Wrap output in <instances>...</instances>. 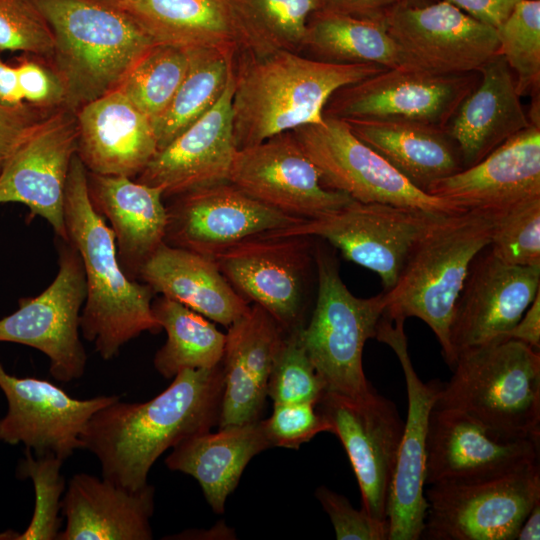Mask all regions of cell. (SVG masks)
Returning <instances> with one entry per match:
<instances>
[{"label":"cell","instance_id":"obj_12","mask_svg":"<svg viewBox=\"0 0 540 540\" xmlns=\"http://www.w3.org/2000/svg\"><path fill=\"white\" fill-rule=\"evenodd\" d=\"M421 539L515 540L540 500V465L471 484H434L425 492Z\"/></svg>","mask_w":540,"mask_h":540},{"label":"cell","instance_id":"obj_50","mask_svg":"<svg viewBox=\"0 0 540 540\" xmlns=\"http://www.w3.org/2000/svg\"><path fill=\"white\" fill-rule=\"evenodd\" d=\"M506 339L520 341L534 350L540 351V291L520 320L507 333Z\"/></svg>","mask_w":540,"mask_h":540},{"label":"cell","instance_id":"obj_26","mask_svg":"<svg viewBox=\"0 0 540 540\" xmlns=\"http://www.w3.org/2000/svg\"><path fill=\"white\" fill-rule=\"evenodd\" d=\"M77 155L88 172L138 176L158 151L151 120L112 90L76 112Z\"/></svg>","mask_w":540,"mask_h":540},{"label":"cell","instance_id":"obj_3","mask_svg":"<svg viewBox=\"0 0 540 540\" xmlns=\"http://www.w3.org/2000/svg\"><path fill=\"white\" fill-rule=\"evenodd\" d=\"M239 54L232 97L237 149L322 123L324 107L334 92L387 69L376 64L331 63L291 51Z\"/></svg>","mask_w":540,"mask_h":540},{"label":"cell","instance_id":"obj_49","mask_svg":"<svg viewBox=\"0 0 540 540\" xmlns=\"http://www.w3.org/2000/svg\"><path fill=\"white\" fill-rule=\"evenodd\" d=\"M477 20L497 28L520 0H446Z\"/></svg>","mask_w":540,"mask_h":540},{"label":"cell","instance_id":"obj_28","mask_svg":"<svg viewBox=\"0 0 540 540\" xmlns=\"http://www.w3.org/2000/svg\"><path fill=\"white\" fill-rule=\"evenodd\" d=\"M478 72V84L445 128L458 146L463 169L477 164L533 124L520 100L515 76L500 54L491 57Z\"/></svg>","mask_w":540,"mask_h":540},{"label":"cell","instance_id":"obj_15","mask_svg":"<svg viewBox=\"0 0 540 540\" xmlns=\"http://www.w3.org/2000/svg\"><path fill=\"white\" fill-rule=\"evenodd\" d=\"M404 321L382 314L375 334L378 341L395 352L404 373L408 398L387 503L388 540L421 539L427 514L424 485L429 419L442 383L423 382L418 376L409 356Z\"/></svg>","mask_w":540,"mask_h":540},{"label":"cell","instance_id":"obj_9","mask_svg":"<svg viewBox=\"0 0 540 540\" xmlns=\"http://www.w3.org/2000/svg\"><path fill=\"white\" fill-rule=\"evenodd\" d=\"M438 216L419 209L352 200L322 217L265 234L325 240L347 260L377 273L384 291H389L414 244Z\"/></svg>","mask_w":540,"mask_h":540},{"label":"cell","instance_id":"obj_48","mask_svg":"<svg viewBox=\"0 0 540 540\" xmlns=\"http://www.w3.org/2000/svg\"><path fill=\"white\" fill-rule=\"evenodd\" d=\"M402 0H321L319 10L360 19L384 20Z\"/></svg>","mask_w":540,"mask_h":540},{"label":"cell","instance_id":"obj_52","mask_svg":"<svg viewBox=\"0 0 540 540\" xmlns=\"http://www.w3.org/2000/svg\"><path fill=\"white\" fill-rule=\"evenodd\" d=\"M540 538V500L535 503L522 522L515 540H538Z\"/></svg>","mask_w":540,"mask_h":540},{"label":"cell","instance_id":"obj_23","mask_svg":"<svg viewBox=\"0 0 540 540\" xmlns=\"http://www.w3.org/2000/svg\"><path fill=\"white\" fill-rule=\"evenodd\" d=\"M234 70L219 101L163 149L157 151L137 181L174 197L228 181L237 146L232 97Z\"/></svg>","mask_w":540,"mask_h":540},{"label":"cell","instance_id":"obj_31","mask_svg":"<svg viewBox=\"0 0 540 540\" xmlns=\"http://www.w3.org/2000/svg\"><path fill=\"white\" fill-rule=\"evenodd\" d=\"M269 448L260 419L191 436L173 447L165 464L195 478L212 510L221 514L249 461Z\"/></svg>","mask_w":540,"mask_h":540},{"label":"cell","instance_id":"obj_55","mask_svg":"<svg viewBox=\"0 0 540 540\" xmlns=\"http://www.w3.org/2000/svg\"><path fill=\"white\" fill-rule=\"evenodd\" d=\"M403 2H407L409 4H416V0H402Z\"/></svg>","mask_w":540,"mask_h":540},{"label":"cell","instance_id":"obj_44","mask_svg":"<svg viewBox=\"0 0 540 540\" xmlns=\"http://www.w3.org/2000/svg\"><path fill=\"white\" fill-rule=\"evenodd\" d=\"M263 421L272 448L298 449L319 433H332L331 424L310 402L274 404Z\"/></svg>","mask_w":540,"mask_h":540},{"label":"cell","instance_id":"obj_39","mask_svg":"<svg viewBox=\"0 0 540 540\" xmlns=\"http://www.w3.org/2000/svg\"><path fill=\"white\" fill-rule=\"evenodd\" d=\"M498 54L513 72L518 94L539 101L540 0H520L496 28Z\"/></svg>","mask_w":540,"mask_h":540},{"label":"cell","instance_id":"obj_37","mask_svg":"<svg viewBox=\"0 0 540 540\" xmlns=\"http://www.w3.org/2000/svg\"><path fill=\"white\" fill-rule=\"evenodd\" d=\"M152 310L167 333L153 361L164 378L171 379L185 369H210L221 363L226 334L211 320L165 296L152 302Z\"/></svg>","mask_w":540,"mask_h":540},{"label":"cell","instance_id":"obj_32","mask_svg":"<svg viewBox=\"0 0 540 540\" xmlns=\"http://www.w3.org/2000/svg\"><path fill=\"white\" fill-rule=\"evenodd\" d=\"M367 144L418 189L463 169L455 141L444 129L391 120H344Z\"/></svg>","mask_w":540,"mask_h":540},{"label":"cell","instance_id":"obj_46","mask_svg":"<svg viewBox=\"0 0 540 540\" xmlns=\"http://www.w3.org/2000/svg\"><path fill=\"white\" fill-rule=\"evenodd\" d=\"M15 67L24 102L48 110L65 106L64 83L47 59L25 54Z\"/></svg>","mask_w":540,"mask_h":540},{"label":"cell","instance_id":"obj_16","mask_svg":"<svg viewBox=\"0 0 540 540\" xmlns=\"http://www.w3.org/2000/svg\"><path fill=\"white\" fill-rule=\"evenodd\" d=\"M316 408L348 455L362 509L376 520L388 521L389 489L404 426L395 404L375 390L362 400L325 391Z\"/></svg>","mask_w":540,"mask_h":540},{"label":"cell","instance_id":"obj_7","mask_svg":"<svg viewBox=\"0 0 540 540\" xmlns=\"http://www.w3.org/2000/svg\"><path fill=\"white\" fill-rule=\"evenodd\" d=\"M314 261L317 296L309 321L299 330L301 344L327 392L365 399L374 389L363 371V348L375 338L385 293L354 296L340 277L335 255L321 242L314 244Z\"/></svg>","mask_w":540,"mask_h":540},{"label":"cell","instance_id":"obj_34","mask_svg":"<svg viewBox=\"0 0 540 540\" xmlns=\"http://www.w3.org/2000/svg\"><path fill=\"white\" fill-rule=\"evenodd\" d=\"M304 50L311 52L314 59L331 63L402 67L400 53L384 20L317 10L307 24Z\"/></svg>","mask_w":540,"mask_h":540},{"label":"cell","instance_id":"obj_10","mask_svg":"<svg viewBox=\"0 0 540 540\" xmlns=\"http://www.w3.org/2000/svg\"><path fill=\"white\" fill-rule=\"evenodd\" d=\"M58 272L39 295L19 300L18 309L0 319V342L35 348L50 362L54 379L83 376L87 355L80 339L86 278L81 256L69 240L57 237Z\"/></svg>","mask_w":540,"mask_h":540},{"label":"cell","instance_id":"obj_20","mask_svg":"<svg viewBox=\"0 0 540 540\" xmlns=\"http://www.w3.org/2000/svg\"><path fill=\"white\" fill-rule=\"evenodd\" d=\"M540 440H503L462 412L434 406L429 419L425 484H471L539 463Z\"/></svg>","mask_w":540,"mask_h":540},{"label":"cell","instance_id":"obj_25","mask_svg":"<svg viewBox=\"0 0 540 540\" xmlns=\"http://www.w3.org/2000/svg\"><path fill=\"white\" fill-rule=\"evenodd\" d=\"M227 329L219 428L262 419L270 373L285 333L257 304Z\"/></svg>","mask_w":540,"mask_h":540},{"label":"cell","instance_id":"obj_18","mask_svg":"<svg viewBox=\"0 0 540 540\" xmlns=\"http://www.w3.org/2000/svg\"><path fill=\"white\" fill-rule=\"evenodd\" d=\"M166 209L165 243L210 258L244 239L305 220L265 205L229 181L174 196Z\"/></svg>","mask_w":540,"mask_h":540},{"label":"cell","instance_id":"obj_54","mask_svg":"<svg viewBox=\"0 0 540 540\" xmlns=\"http://www.w3.org/2000/svg\"><path fill=\"white\" fill-rule=\"evenodd\" d=\"M97 1L121 8L128 0H97Z\"/></svg>","mask_w":540,"mask_h":540},{"label":"cell","instance_id":"obj_36","mask_svg":"<svg viewBox=\"0 0 540 540\" xmlns=\"http://www.w3.org/2000/svg\"><path fill=\"white\" fill-rule=\"evenodd\" d=\"M239 53H301L310 16L321 0H230Z\"/></svg>","mask_w":540,"mask_h":540},{"label":"cell","instance_id":"obj_45","mask_svg":"<svg viewBox=\"0 0 540 540\" xmlns=\"http://www.w3.org/2000/svg\"><path fill=\"white\" fill-rule=\"evenodd\" d=\"M315 496L328 514L338 540H388L389 523L372 518L363 509H355L348 499L320 486Z\"/></svg>","mask_w":540,"mask_h":540},{"label":"cell","instance_id":"obj_51","mask_svg":"<svg viewBox=\"0 0 540 540\" xmlns=\"http://www.w3.org/2000/svg\"><path fill=\"white\" fill-rule=\"evenodd\" d=\"M23 103L16 67L5 63L0 55V104L18 106Z\"/></svg>","mask_w":540,"mask_h":540},{"label":"cell","instance_id":"obj_2","mask_svg":"<svg viewBox=\"0 0 540 540\" xmlns=\"http://www.w3.org/2000/svg\"><path fill=\"white\" fill-rule=\"evenodd\" d=\"M64 219L68 240L79 252L85 271L80 331L104 360H110L141 333H157L162 327L152 310L154 291L130 279L118 261L113 231L92 206L87 169L77 154L68 174Z\"/></svg>","mask_w":540,"mask_h":540},{"label":"cell","instance_id":"obj_19","mask_svg":"<svg viewBox=\"0 0 540 540\" xmlns=\"http://www.w3.org/2000/svg\"><path fill=\"white\" fill-rule=\"evenodd\" d=\"M0 389L8 410L0 418V440L23 443L35 455L65 461L82 449L81 435L91 417L118 396L75 399L47 380L9 374L0 362Z\"/></svg>","mask_w":540,"mask_h":540},{"label":"cell","instance_id":"obj_43","mask_svg":"<svg viewBox=\"0 0 540 540\" xmlns=\"http://www.w3.org/2000/svg\"><path fill=\"white\" fill-rule=\"evenodd\" d=\"M4 50L51 59L54 36L32 0H0V52Z\"/></svg>","mask_w":540,"mask_h":540},{"label":"cell","instance_id":"obj_47","mask_svg":"<svg viewBox=\"0 0 540 540\" xmlns=\"http://www.w3.org/2000/svg\"><path fill=\"white\" fill-rule=\"evenodd\" d=\"M53 111L26 102L18 106L0 104V176L18 147Z\"/></svg>","mask_w":540,"mask_h":540},{"label":"cell","instance_id":"obj_1","mask_svg":"<svg viewBox=\"0 0 540 540\" xmlns=\"http://www.w3.org/2000/svg\"><path fill=\"white\" fill-rule=\"evenodd\" d=\"M223 387L220 363L180 371L146 402L118 398L91 417L81 435L82 449L98 459L103 478L138 490L167 449L218 425Z\"/></svg>","mask_w":540,"mask_h":540},{"label":"cell","instance_id":"obj_21","mask_svg":"<svg viewBox=\"0 0 540 540\" xmlns=\"http://www.w3.org/2000/svg\"><path fill=\"white\" fill-rule=\"evenodd\" d=\"M540 291V266L498 259L487 246L473 259L450 325L455 357L462 350L505 340Z\"/></svg>","mask_w":540,"mask_h":540},{"label":"cell","instance_id":"obj_41","mask_svg":"<svg viewBox=\"0 0 540 540\" xmlns=\"http://www.w3.org/2000/svg\"><path fill=\"white\" fill-rule=\"evenodd\" d=\"M300 328L284 333L274 360L268 381V397L274 404H317L326 391L301 344Z\"/></svg>","mask_w":540,"mask_h":540},{"label":"cell","instance_id":"obj_5","mask_svg":"<svg viewBox=\"0 0 540 540\" xmlns=\"http://www.w3.org/2000/svg\"><path fill=\"white\" fill-rule=\"evenodd\" d=\"M496 216L475 210L438 216L414 244L394 287L384 291L383 314L425 322L450 368L454 307L473 259L491 241Z\"/></svg>","mask_w":540,"mask_h":540},{"label":"cell","instance_id":"obj_13","mask_svg":"<svg viewBox=\"0 0 540 540\" xmlns=\"http://www.w3.org/2000/svg\"><path fill=\"white\" fill-rule=\"evenodd\" d=\"M479 79V72L442 75L407 67L387 68L338 89L323 115L341 120L405 121L445 130Z\"/></svg>","mask_w":540,"mask_h":540},{"label":"cell","instance_id":"obj_6","mask_svg":"<svg viewBox=\"0 0 540 540\" xmlns=\"http://www.w3.org/2000/svg\"><path fill=\"white\" fill-rule=\"evenodd\" d=\"M434 406L503 440H540V353L512 339L462 350Z\"/></svg>","mask_w":540,"mask_h":540},{"label":"cell","instance_id":"obj_35","mask_svg":"<svg viewBox=\"0 0 540 540\" xmlns=\"http://www.w3.org/2000/svg\"><path fill=\"white\" fill-rule=\"evenodd\" d=\"M186 75L166 111L152 122L158 151L205 115L221 98L234 70L236 53L211 47L188 48Z\"/></svg>","mask_w":540,"mask_h":540},{"label":"cell","instance_id":"obj_38","mask_svg":"<svg viewBox=\"0 0 540 540\" xmlns=\"http://www.w3.org/2000/svg\"><path fill=\"white\" fill-rule=\"evenodd\" d=\"M188 64V48L154 43L131 66L115 90L153 122L170 105Z\"/></svg>","mask_w":540,"mask_h":540},{"label":"cell","instance_id":"obj_22","mask_svg":"<svg viewBox=\"0 0 540 540\" xmlns=\"http://www.w3.org/2000/svg\"><path fill=\"white\" fill-rule=\"evenodd\" d=\"M77 142L75 112L56 109L28 135L0 176V203L24 204L32 218H44L63 240H68L65 191Z\"/></svg>","mask_w":540,"mask_h":540},{"label":"cell","instance_id":"obj_30","mask_svg":"<svg viewBox=\"0 0 540 540\" xmlns=\"http://www.w3.org/2000/svg\"><path fill=\"white\" fill-rule=\"evenodd\" d=\"M138 279L154 293L177 301L229 327L250 308L213 258L163 243L142 266Z\"/></svg>","mask_w":540,"mask_h":540},{"label":"cell","instance_id":"obj_17","mask_svg":"<svg viewBox=\"0 0 540 540\" xmlns=\"http://www.w3.org/2000/svg\"><path fill=\"white\" fill-rule=\"evenodd\" d=\"M228 181L265 205L305 220L327 215L353 200L323 183L291 131L237 149Z\"/></svg>","mask_w":540,"mask_h":540},{"label":"cell","instance_id":"obj_53","mask_svg":"<svg viewBox=\"0 0 540 540\" xmlns=\"http://www.w3.org/2000/svg\"><path fill=\"white\" fill-rule=\"evenodd\" d=\"M18 533L13 530H7L3 533H0V540H15Z\"/></svg>","mask_w":540,"mask_h":540},{"label":"cell","instance_id":"obj_4","mask_svg":"<svg viewBox=\"0 0 540 540\" xmlns=\"http://www.w3.org/2000/svg\"><path fill=\"white\" fill-rule=\"evenodd\" d=\"M32 2L52 30L54 51L48 61L64 83V107L73 112L115 90L155 43L127 12L97 0Z\"/></svg>","mask_w":540,"mask_h":540},{"label":"cell","instance_id":"obj_14","mask_svg":"<svg viewBox=\"0 0 540 540\" xmlns=\"http://www.w3.org/2000/svg\"><path fill=\"white\" fill-rule=\"evenodd\" d=\"M384 21L402 67L432 74H466L478 72L498 52L496 28L446 0L428 5L401 1Z\"/></svg>","mask_w":540,"mask_h":540},{"label":"cell","instance_id":"obj_27","mask_svg":"<svg viewBox=\"0 0 540 540\" xmlns=\"http://www.w3.org/2000/svg\"><path fill=\"white\" fill-rule=\"evenodd\" d=\"M153 486L124 488L87 473L72 476L61 499L65 527L57 540H151Z\"/></svg>","mask_w":540,"mask_h":540},{"label":"cell","instance_id":"obj_29","mask_svg":"<svg viewBox=\"0 0 540 540\" xmlns=\"http://www.w3.org/2000/svg\"><path fill=\"white\" fill-rule=\"evenodd\" d=\"M87 183L93 208L111 224L123 271L138 280L142 266L165 243L167 209L162 190L127 176L88 171Z\"/></svg>","mask_w":540,"mask_h":540},{"label":"cell","instance_id":"obj_42","mask_svg":"<svg viewBox=\"0 0 540 540\" xmlns=\"http://www.w3.org/2000/svg\"><path fill=\"white\" fill-rule=\"evenodd\" d=\"M488 247L507 264L540 266V198L497 214Z\"/></svg>","mask_w":540,"mask_h":540},{"label":"cell","instance_id":"obj_33","mask_svg":"<svg viewBox=\"0 0 540 540\" xmlns=\"http://www.w3.org/2000/svg\"><path fill=\"white\" fill-rule=\"evenodd\" d=\"M121 9L155 43L239 53L230 0H128Z\"/></svg>","mask_w":540,"mask_h":540},{"label":"cell","instance_id":"obj_24","mask_svg":"<svg viewBox=\"0 0 540 540\" xmlns=\"http://www.w3.org/2000/svg\"><path fill=\"white\" fill-rule=\"evenodd\" d=\"M426 193L464 211L495 214L540 198V125L531 124L477 164L434 182Z\"/></svg>","mask_w":540,"mask_h":540},{"label":"cell","instance_id":"obj_8","mask_svg":"<svg viewBox=\"0 0 540 540\" xmlns=\"http://www.w3.org/2000/svg\"><path fill=\"white\" fill-rule=\"evenodd\" d=\"M323 183L364 203H385L438 215L464 212L453 203L414 186L380 154L357 138L341 119L324 116L317 124L291 131Z\"/></svg>","mask_w":540,"mask_h":540},{"label":"cell","instance_id":"obj_11","mask_svg":"<svg viewBox=\"0 0 540 540\" xmlns=\"http://www.w3.org/2000/svg\"><path fill=\"white\" fill-rule=\"evenodd\" d=\"M213 259L237 293L266 310L284 332L305 325L309 281L315 269L312 237L261 234L228 247Z\"/></svg>","mask_w":540,"mask_h":540},{"label":"cell","instance_id":"obj_40","mask_svg":"<svg viewBox=\"0 0 540 540\" xmlns=\"http://www.w3.org/2000/svg\"><path fill=\"white\" fill-rule=\"evenodd\" d=\"M63 460L53 455L34 457L26 448L17 473L30 478L35 490V507L30 524L15 540H55L60 532L61 496L65 480L61 473Z\"/></svg>","mask_w":540,"mask_h":540}]
</instances>
